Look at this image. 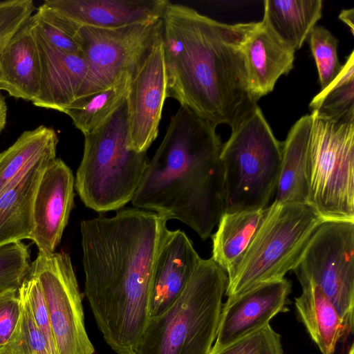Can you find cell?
Returning <instances> with one entry per match:
<instances>
[{"mask_svg":"<svg viewBox=\"0 0 354 354\" xmlns=\"http://www.w3.org/2000/svg\"><path fill=\"white\" fill-rule=\"evenodd\" d=\"M301 286H317L343 320L353 328L354 221L324 220L292 269Z\"/></svg>","mask_w":354,"mask_h":354,"instance_id":"obj_9","label":"cell"},{"mask_svg":"<svg viewBox=\"0 0 354 354\" xmlns=\"http://www.w3.org/2000/svg\"><path fill=\"white\" fill-rule=\"evenodd\" d=\"M222 145L215 126L180 106L132 205L167 221L177 219L207 239L223 212Z\"/></svg>","mask_w":354,"mask_h":354,"instance_id":"obj_3","label":"cell"},{"mask_svg":"<svg viewBox=\"0 0 354 354\" xmlns=\"http://www.w3.org/2000/svg\"><path fill=\"white\" fill-rule=\"evenodd\" d=\"M32 24L41 67L39 93L32 104L63 112L77 97L88 72L87 62L82 55L52 46Z\"/></svg>","mask_w":354,"mask_h":354,"instance_id":"obj_17","label":"cell"},{"mask_svg":"<svg viewBox=\"0 0 354 354\" xmlns=\"http://www.w3.org/2000/svg\"><path fill=\"white\" fill-rule=\"evenodd\" d=\"M282 148L256 105L222 145L223 214L267 207L276 191Z\"/></svg>","mask_w":354,"mask_h":354,"instance_id":"obj_6","label":"cell"},{"mask_svg":"<svg viewBox=\"0 0 354 354\" xmlns=\"http://www.w3.org/2000/svg\"><path fill=\"white\" fill-rule=\"evenodd\" d=\"M269 211L263 209L224 213L212 236L214 262L227 274L241 260Z\"/></svg>","mask_w":354,"mask_h":354,"instance_id":"obj_23","label":"cell"},{"mask_svg":"<svg viewBox=\"0 0 354 354\" xmlns=\"http://www.w3.org/2000/svg\"><path fill=\"white\" fill-rule=\"evenodd\" d=\"M28 274L37 279L42 290L57 354H94L70 255L63 251L38 252Z\"/></svg>","mask_w":354,"mask_h":354,"instance_id":"obj_10","label":"cell"},{"mask_svg":"<svg viewBox=\"0 0 354 354\" xmlns=\"http://www.w3.org/2000/svg\"><path fill=\"white\" fill-rule=\"evenodd\" d=\"M241 48L250 91L256 101L272 91L279 78L293 68L295 51L264 18L246 23Z\"/></svg>","mask_w":354,"mask_h":354,"instance_id":"obj_15","label":"cell"},{"mask_svg":"<svg viewBox=\"0 0 354 354\" xmlns=\"http://www.w3.org/2000/svg\"><path fill=\"white\" fill-rule=\"evenodd\" d=\"M35 26L52 46L66 53L83 55L80 26L43 3L31 17Z\"/></svg>","mask_w":354,"mask_h":354,"instance_id":"obj_28","label":"cell"},{"mask_svg":"<svg viewBox=\"0 0 354 354\" xmlns=\"http://www.w3.org/2000/svg\"><path fill=\"white\" fill-rule=\"evenodd\" d=\"M75 178L60 158L45 167L35 197L34 229L30 240L38 252L51 253L59 244L74 207Z\"/></svg>","mask_w":354,"mask_h":354,"instance_id":"obj_13","label":"cell"},{"mask_svg":"<svg viewBox=\"0 0 354 354\" xmlns=\"http://www.w3.org/2000/svg\"><path fill=\"white\" fill-rule=\"evenodd\" d=\"M201 259L192 241L183 231H168L154 266L151 317L162 314L177 299Z\"/></svg>","mask_w":354,"mask_h":354,"instance_id":"obj_18","label":"cell"},{"mask_svg":"<svg viewBox=\"0 0 354 354\" xmlns=\"http://www.w3.org/2000/svg\"><path fill=\"white\" fill-rule=\"evenodd\" d=\"M310 114L308 205L324 220L354 221V115Z\"/></svg>","mask_w":354,"mask_h":354,"instance_id":"obj_8","label":"cell"},{"mask_svg":"<svg viewBox=\"0 0 354 354\" xmlns=\"http://www.w3.org/2000/svg\"><path fill=\"white\" fill-rule=\"evenodd\" d=\"M35 10L31 0L0 1V49L31 17Z\"/></svg>","mask_w":354,"mask_h":354,"instance_id":"obj_34","label":"cell"},{"mask_svg":"<svg viewBox=\"0 0 354 354\" xmlns=\"http://www.w3.org/2000/svg\"><path fill=\"white\" fill-rule=\"evenodd\" d=\"M30 263L29 248L22 241L0 247V293L19 289Z\"/></svg>","mask_w":354,"mask_h":354,"instance_id":"obj_31","label":"cell"},{"mask_svg":"<svg viewBox=\"0 0 354 354\" xmlns=\"http://www.w3.org/2000/svg\"><path fill=\"white\" fill-rule=\"evenodd\" d=\"M20 286L26 294L35 324L44 337L51 353L57 354L48 309L37 279L28 274Z\"/></svg>","mask_w":354,"mask_h":354,"instance_id":"obj_33","label":"cell"},{"mask_svg":"<svg viewBox=\"0 0 354 354\" xmlns=\"http://www.w3.org/2000/svg\"><path fill=\"white\" fill-rule=\"evenodd\" d=\"M166 98L161 32L132 75L126 100L128 142L131 150L147 152L156 139Z\"/></svg>","mask_w":354,"mask_h":354,"instance_id":"obj_12","label":"cell"},{"mask_svg":"<svg viewBox=\"0 0 354 354\" xmlns=\"http://www.w3.org/2000/svg\"><path fill=\"white\" fill-rule=\"evenodd\" d=\"M167 0H46L44 4L80 26L118 28L162 19Z\"/></svg>","mask_w":354,"mask_h":354,"instance_id":"obj_16","label":"cell"},{"mask_svg":"<svg viewBox=\"0 0 354 354\" xmlns=\"http://www.w3.org/2000/svg\"><path fill=\"white\" fill-rule=\"evenodd\" d=\"M7 105L4 97L0 93V134L6 124Z\"/></svg>","mask_w":354,"mask_h":354,"instance_id":"obj_37","label":"cell"},{"mask_svg":"<svg viewBox=\"0 0 354 354\" xmlns=\"http://www.w3.org/2000/svg\"><path fill=\"white\" fill-rule=\"evenodd\" d=\"M323 221L308 204L273 202L245 254L227 274L225 295L234 297L261 283L284 278Z\"/></svg>","mask_w":354,"mask_h":354,"instance_id":"obj_7","label":"cell"},{"mask_svg":"<svg viewBox=\"0 0 354 354\" xmlns=\"http://www.w3.org/2000/svg\"><path fill=\"white\" fill-rule=\"evenodd\" d=\"M227 281V273L212 258L201 259L177 299L149 319L134 354H209Z\"/></svg>","mask_w":354,"mask_h":354,"instance_id":"obj_4","label":"cell"},{"mask_svg":"<svg viewBox=\"0 0 354 354\" xmlns=\"http://www.w3.org/2000/svg\"><path fill=\"white\" fill-rule=\"evenodd\" d=\"M56 131L44 125L23 132L0 153V194L44 158L56 157Z\"/></svg>","mask_w":354,"mask_h":354,"instance_id":"obj_25","label":"cell"},{"mask_svg":"<svg viewBox=\"0 0 354 354\" xmlns=\"http://www.w3.org/2000/svg\"><path fill=\"white\" fill-rule=\"evenodd\" d=\"M263 17L275 34L295 52L303 46L322 18V0H266Z\"/></svg>","mask_w":354,"mask_h":354,"instance_id":"obj_24","label":"cell"},{"mask_svg":"<svg viewBox=\"0 0 354 354\" xmlns=\"http://www.w3.org/2000/svg\"><path fill=\"white\" fill-rule=\"evenodd\" d=\"M147 152L129 147L126 102L103 124L84 135L75 188L88 208L102 213L131 202L149 164Z\"/></svg>","mask_w":354,"mask_h":354,"instance_id":"obj_5","label":"cell"},{"mask_svg":"<svg viewBox=\"0 0 354 354\" xmlns=\"http://www.w3.org/2000/svg\"><path fill=\"white\" fill-rule=\"evenodd\" d=\"M318 71L322 90L339 73L341 65L337 54V39L326 28L315 26L308 38Z\"/></svg>","mask_w":354,"mask_h":354,"instance_id":"obj_30","label":"cell"},{"mask_svg":"<svg viewBox=\"0 0 354 354\" xmlns=\"http://www.w3.org/2000/svg\"><path fill=\"white\" fill-rule=\"evenodd\" d=\"M21 314L8 341L0 348V354H53L32 316L24 290L19 288Z\"/></svg>","mask_w":354,"mask_h":354,"instance_id":"obj_29","label":"cell"},{"mask_svg":"<svg viewBox=\"0 0 354 354\" xmlns=\"http://www.w3.org/2000/svg\"><path fill=\"white\" fill-rule=\"evenodd\" d=\"M40 82L39 55L30 17L0 49V90L32 102Z\"/></svg>","mask_w":354,"mask_h":354,"instance_id":"obj_19","label":"cell"},{"mask_svg":"<svg viewBox=\"0 0 354 354\" xmlns=\"http://www.w3.org/2000/svg\"><path fill=\"white\" fill-rule=\"evenodd\" d=\"M312 115L301 117L283 142L279 176L274 201L277 204H308L307 162Z\"/></svg>","mask_w":354,"mask_h":354,"instance_id":"obj_21","label":"cell"},{"mask_svg":"<svg viewBox=\"0 0 354 354\" xmlns=\"http://www.w3.org/2000/svg\"><path fill=\"white\" fill-rule=\"evenodd\" d=\"M339 18L347 26H348L352 34H353L354 10L348 9L342 10L339 15Z\"/></svg>","mask_w":354,"mask_h":354,"instance_id":"obj_36","label":"cell"},{"mask_svg":"<svg viewBox=\"0 0 354 354\" xmlns=\"http://www.w3.org/2000/svg\"><path fill=\"white\" fill-rule=\"evenodd\" d=\"M301 287V294L295 300L299 317L322 354H334L338 341L347 334L344 323L317 286Z\"/></svg>","mask_w":354,"mask_h":354,"instance_id":"obj_22","label":"cell"},{"mask_svg":"<svg viewBox=\"0 0 354 354\" xmlns=\"http://www.w3.org/2000/svg\"><path fill=\"white\" fill-rule=\"evenodd\" d=\"M162 21L167 97L234 129L257 105L241 48L246 23L224 24L170 1Z\"/></svg>","mask_w":354,"mask_h":354,"instance_id":"obj_2","label":"cell"},{"mask_svg":"<svg viewBox=\"0 0 354 354\" xmlns=\"http://www.w3.org/2000/svg\"><path fill=\"white\" fill-rule=\"evenodd\" d=\"M133 73L126 74L111 86L76 98L63 111L84 135L103 124L126 102Z\"/></svg>","mask_w":354,"mask_h":354,"instance_id":"obj_26","label":"cell"},{"mask_svg":"<svg viewBox=\"0 0 354 354\" xmlns=\"http://www.w3.org/2000/svg\"><path fill=\"white\" fill-rule=\"evenodd\" d=\"M162 30V19L118 28L80 26L88 72L76 98L104 90L133 73Z\"/></svg>","mask_w":354,"mask_h":354,"instance_id":"obj_11","label":"cell"},{"mask_svg":"<svg viewBox=\"0 0 354 354\" xmlns=\"http://www.w3.org/2000/svg\"><path fill=\"white\" fill-rule=\"evenodd\" d=\"M312 111L330 118L354 115V51L335 78L315 95L309 104Z\"/></svg>","mask_w":354,"mask_h":354,"instance_id":"obj_27","label":"cell"},{"mask_svg":"<svg viewBox=\"0 0 354 354\" xmlns=\"http://www.w3.org/2000/svg\"><path fill=\"white\" fill-rule=\"evenodd\" d=\"M55 158L42 159L0 194V247L30 239L37 189L45 167Z\"/></svg>","mask_w":354,"mask_h":354,"instance_id":"obj_20","label":"cell"},{"mask_svg":"<svg viewBox=\"0 0 354 354\" xmlns=\"http://www.w3.org/2000/svg\"><path fill=\"white\" fill-rule=\"evenodd\" d=\"M209 354H283V349L281 335L268 323Z\"/></svg>","mask_w":354,"mask_h":354,"instance_id":"obj_32","label":"cell"},{"mask_svg":"<svg viewBox=\"0 0 354 354\" xmlns=\"http://www.w3.org/2000/svg\"><path fill=\"white\" fill-rule=\"evenodd\" d=\"M19 289L0 293V348L10 339L21 314Z\"/></svg>","mask_w":354,"mask_h":354,"instance_id":"obj_35","label":"cell"},{"mask_svg":"<svg viewBox=\"0 0 354 354\" xmlns=\"http://www.w3.org/2000/svg\"><path fill=\"white\" fill-rule=\"evenodd\" d=\"M291 283L283 278L261 283L223 304L212 348L218 349L268 324L278 313L288 310Z\"/></svg>","mask_w":354,"mask_h":354,"instance_id":"obj_14","label":"cell"},{"mask_svg":"<svg viewBox=\"0 0 354 354\" xmlns=\"http://www.w3.org/2000/svg\"><path fill=\"white\" fill-rule=\"evenodd\" d=\"M167 222L136 207L81 222L84 293L97 328L118 354H134L151 317L153 270Z\"/></svg>","mask_w":354,"mask_h":354,"instance_id":"obj_1","label":"cell"}]
</instances>
